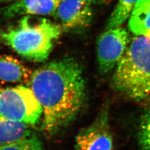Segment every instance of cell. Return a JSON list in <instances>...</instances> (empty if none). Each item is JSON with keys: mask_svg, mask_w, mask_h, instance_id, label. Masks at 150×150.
I'll list each match as a JSON object with an SVG mask.
<instances>
[{"mask_svg": "<svg viewBox=\"0 0 150 150\" xmlns=\"http://www.w3.org/2000/svg\"><path fill=\"white\" fill-rule=\"evenodd\" d=\"M30 88L42 108V129L53 137L77 117L86 96L82 69L71 58L52 61L35 71Z\"/></svg>", "mask_w": 150, "mask_h": 150, "instance_id": "6da1fadb", "label": "cell"}, {"mask_svg": "<svg viewBox=\"0 0 150 150\" xmlns=\"http://www.w3.org/2000/svg\"><path fill=\"white\" fill-rule=\"evenodd\" d=\"M61 33L60 25L46 18L22 17L15 27L2 35L6 44L24 58L35 62L48 59Z\"/></svg>", "mask_w": 150, "mask_h": 150, "instance_id": "7a4b0ae2", "label": "cell"}, {"mask_svg": "<svg viewBox=\"0 0 150 150\" xmlns=\"http://www.w3.org/2000/svg\"><path fill=\"white\" fill-rule=\"evenodd\" d=\"M115 88L129 98L142 101L150 96V38L137 36L116 66Z\"/></svg>", "mask_w": 150, "mask_h": 150, "instance_id": "3957f363", "label": "cell"}, {"mask_svg": "<svg viewBox=\"0 0 150 150\" xmlns=\"http://www.w3.org/2000/svg\"><path fill=\"white\" fill-rule=\"evenodd\" d=\"M0 115L33 125L41 118L42 108L30 88L19 85L0 90Z\"/></svg>", "mask_w": 150, "mask_h": 150, "instance_id": "277c9868", "label": "cell"}, {"mask_svg": "<svg viewBox=\"0 0 150 150\" xmlns=\"http://www.w3.org/2000/svg\"><path fill=\"white\" fill-rule=\"evenodd\" d=\"M129 42V33L121 27L107 30L102 33L97 42V61L101 72H108L117 66Z\"/></svg>", "mask_w": 150, "mask_h": 150, "instance_id": "5b68a950", "label": "cell"}, {"mask_svg": "<svg viewBox=\"0 0 150 150\" xmlns=\"http://www.w3.org/2000/svg\"><path fill=\"white\" fill-rule=\"evenodd\" d=\"M113 142L107 111L77 135L75 150H113Z\"/></svg>", "mask_w": 150, "mask_h": 150, "instance_id": "8992f818", "label": "cell"}, {"mask_svg": "<svg viewBox=\"0 0 150 150\" xmlns=\"http://www.w3.org/2000/svg\"><path fill=\"white\" fill-rule=\"evenodd\" d=\"M54 16L62 26L76 28L90 23L92 11L90 4L82 0H59Z\"/></svg>", "mask_w": 150, "mask_h": 150, "instance_id": "52a82bcc", "label": "cell"}, {"mask_svg": "<svg viewBox=\"0 0 150 150\" xmlns=\"http://www.w3.org/2000/svg\"><path fill=\"white\" fill-rule=\"evenodd\" d=\"M59 0H17L3 8L4 16L12 18L20 15H52Z\"/></svg>", "mask_w": 150, "mask_h": 150, "instance_id": "ba28073f", "label": "cell"}, {"mask_svg": "<svg viewBox=\"0 0 150 150\" xmlns=\"http://www.w3.org/2000/svg\"><path fill=\"white\" fill-rule=\"evenodd\" d=\"M32 72L20 61L13 56H0V81L13 83L30 82Z\"/></svg>", "mask_w": 150, "mask_h": 150, "instance_id": "9c48e42d", "label": "cell"}, {"mask_svg": "<svg viewBox=\"0 0 150 150\" xmlns=\"http://www.w3.org/2000/svg\"><path fill=\"white\" fill-rule=\"evenodd\" d=\"M26 123L9 120L0 115V146L27 138L34 133Z\"/></svg>", "mask_w": 150, "mask_h": 150, "instance_id": "30bf717a", "label": "cell"}, {"mask_svg": "<svg viewBox=\"0 0 150 150\" xmlns=\"http://www.w3.org/2000/svg\"><path fill=\"white\" fill-rule=\"evenodd\" d=\"M129 27L136 36L150 38V0H139L129 17Z\"/></svg>", "mask_w": 150, "mask_h": 150, "instance_id": "8fae6325", "label": "cell"}, {"mask_svg": "<svg viewBox=\"0 0 150 150\" xmlns=\"http://www.w3.org/2000/svg\"><path fill=\"white\" fill-rule=\"evenodd\" d=\"M139 0H118L113 11L110 16L106 30L121 27L128 19Z\"/></svg>", "mask_w": 150, "mask_h": 150, "instance_id": "7c38bea8", "label": "cell"}, {"mask_svg": "<svg viewBox=\"0 0 150 150\" xmlns=\"http://www.w3.org/2000/svg\"><path fill=\"white\" fill-rule=\"evenodd\" d=\"M0 150H45L41 140L33 134L32 136L8 145L0 146Z\"/></svg>", "mask_w": 150, "mask_h": 150, "instance_id": "4fadbf2b", "label": "cell"}, {"mask_svg": "<svg viewBox=\"0 0 150 150\" xmlns=\"http://www.w3.org/2000/svg\"><path fill=\"white\" fill-rule=\"evenodd\" d=\"M138 136L141 150H150V110L142 118Z\"/></svg>", "mask_w": 150, "mask_h": 150, "instance_id": "5bb4252c", "label": "cell"}, {"mask_svg": "<svg viewBox=\"0 0 150 150\" xmlns=\"http://www.w3.org/2000/svg\"><path fill=\"white\" fill-rule=\"evenodd\" d=\"M85 2L88 3V4H91V3H95L96 2H103V1H107V0H82Z\"/></svg>", "mask_w": 150, "mask_h": 150, "instance_id": "9a60e30c", "label": "cell"}, {"mask_svg": "<svg viewBox=\"0 0 150 150\" xmlns=\"http://www.w3.org/2000/svg\"><path fill=\"white\" fill-rule=\"evenodd\" d=\"M6 1V0H0V2H2V1Z\"/></svg>", "mask_w": 150, "mask_h": 150, "instance_id": "2e32d148", "label": "cell"}, {"mask_svg": "<svg viewBox=\"0 0 150 150\" xmlns=\"http://www.w3.org/2000/svg\"><path fill=\"white\" fill-rule=\"evenodd\" d=\"M110 1V0H107V1Z\"/></svg>", "mask_w": 150, "mask_h": 150, "instance_id": "e0dca14e", "label": "cell"}]
</instances>
